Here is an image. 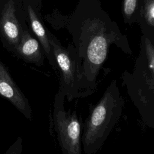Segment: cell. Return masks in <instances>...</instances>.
<instances>
[{"mask_svg": "<svg viewBox=\"0 0 154 154\" xmlns=\"http://www.w3.org/2000/svg\"><path fill=\"white\" fill-rule=\"evenodd\" d=\"M122 81L127 93L144 123L154 128V38L143 35L132 72L125 71Z\"/></svg>", "mask_w": 154, "mask_h": 154, "instance_id": "1", "label": "cell"}, {"mask_svg": "<svg viewBox=\"0 0 154 154\" xmlns=\"http://www.w3.org/2000/svg\"><path fill=\"white\" fill-rule=\"evenodd\" d=\"M124 100L116 80L111 82L102 97L91 111L83 126L82 145L85 154L100 150L123 111Z\"/></svg>", "mask_w": 154, "mask_h": 154, "instance_id": "2", "label": "cell"}, {"mask_svg": "<svg viewBox=\"0 0 154 154\" xmlns=\"http://www.w3.org/2000/svg\"><path fill=\"white\" fill-rule=\"evenodd\" d=\"M66 94L61 88L55 97L54 120L60 146L64 154H81V122L76 111L64 107Z\"/></svg>", "mask_w": 154, "mask_h": 154, "instance_id": "3", "label": "cell"}, {"mask_svg": "<svg viewBox=\"0 0 154 154\" xmlns=\"http://www.w3.org/2000/svg\"><path fill=\"white\" fill-rule=\"evenodd\" d=\"M52 51L61 75L60 88L69 101L81 97L75 51L72 45L64 48L56 38L48 34Z\"/></svg>", "mask_w": 154, "mask_h": 154, "instance_id": "4", "label": "cell"}, {"mask_svg": "<svg viewBox=\"0 0 154 154\" xmlns=\"http://www.w3.org/2000/svg\"><path fill=\"white\" fill-rule=\"evenodd\" d=\"M0 94L8 99L26 117L30 119L31 110L28 100L17 87L4 64L0 61Z\"/></svg>", "mask_w": 154, "mask_h": 154, "instance_id": "5", "label": "cell"}, {"mask_svg": "<svg viewBox=\"0 0 154 154\" xmlns=\"http://www.w3.org/2000/svg\"><path fill=\"white\" fill-rule=\"evenodd\" d=\"M1 24L2 32L7 41L17 46L20 42L22 33L16 17L15 8L12 1H10L4 8Z\"/></svg>", "mask_w": 154, "mask_h": 154, "instance_id": "6", "label": "cell"}, {"mask_svg": "<svg viewBox=\"0 0 154 154\" xmlns=\"http://www.w3.org/2000/svg\"><path fill=\"white\" fill-rule=\"evenodd\" d=\"M16 51L24 59L35 63H40L42 55L40 44L27 31H22L20 42L16 46Z\"/></svg>", "mask_w": 154, "mask_h": 154, "instance_id": "7", "label": "cell"}, {"mask_svg": "<svg viewBox=\"0 0 154 154\" xmlns=\"http://www.w3.org/2000/svg\"><path fill=\"white\" fill-rule=\"evenodd\" d=\"M28 11L31 28L33 32L38 37L51 65L54 68L57 67V64L53 55L51 46L49 41L48 35L46 34L43 25L39 20L34 10L31 5L28 6Z\"/></svg>", "mask_w": 154, "mask_h": 154, "instance_id": "8", "label": "cell"}, {"mask_svg": "<svg viewBox=\"0 0 154 154\" xmlns=\"http://www.w3.org/2000/svg\"><path fill=\"white\" fill-rule=\"evenodd\" d=\"M137 6V0H125L124 11L125 13L129 16L134 12Z\"/></svg>", "mask_w": 154, "mask_h": 154, "instance_id": "9", "label": "cell"}, {"mask_svg": "<svg viewBox=\"0 0 154 154\" xmlns=\"http://www.w3.org/2000/svg\"><path fill=\"white\" fill-rule=\"evenodd\" d=\"M147 18L149 23L154 25V4L151 5L147 11Z\"/></svg>", "mask_w": 154, "mask_h": 154, "instance_id": "10", "label": "cell"}]
</instances>
